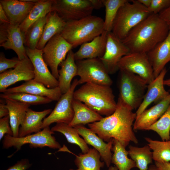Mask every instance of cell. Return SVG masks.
Masks as SVG:
<instances>
[{
    "mask_svg": "<svg viewBox=\"0 0 170 170\" xmlns=\"http://www.w3.org/2000/svg\"><path fill=\"white\" fill-rule=\"evenodd\" d=\"M128 0H103L105 8V14L104 20V30L111 32L114 20L120 7Z\"/></svg>",
    "mask_w": 170,
    "mask_h": 170,
    "instance_id": "obj_37",
    "label": "cell"
},
{
    "mask_svg": "<svg viewBox=\"0 0 170 170\" xmlns=\"http://www.w3.org/2000/svg\"><path fill=\"white\" fill-rule=\"evenodd\" d=\"M72 48L59 33L51 38L42 49L44 60L50 68L53 75L57 80L58 66Z\"/></svg>",
    "mask_w": 170,
    "mask_h": 170,
    "instance_id": "obj_9",
    "label": "cell"
},
{
    "mask_svg": "<svg viewBox=\"0 0 170 170\" xmlns=\"http://www.w3.org/2000/svg\"><path fill=\"white\" fill-rule=\"evenodd\" d=\"M72 105L74 115L71 122L68 124L71 127L93 123L100 121L103 117L84 103L74 98Z\"/></svg>",
    "mask_w": 170,
    "mask_h": 170,
    "instance_id": "obj_26",
    "label": "cell"
},
{
    "mask_svg": "<svg viewBox=\"0 0 170 170\" xmlns=\"http://www.w3.org/2000/svg\"><path fill=\"white\" fill-rule=\"evenodd\" d=\"M54 133L48 127L38 132L23 137H15L5 135L2 141L3 147L7 149L14 147L16 149V152L24 145L28 144L31 148L47 147L53 149H60L61 147V145L53 135Z\"/></svg>",
    "mask_w": 170,
    "mask_h": 170,
    "instance_id": "obj_7",
    "label": "cell"
},
{
    "mask_svg": "<svg viewBox=\"0 0 170 170\" xmlns=\"http://www.w3.org/2000/svg\"><path fill=\"white\" fill-rule=\"evenodd\" d=\"M170 5V0H151L150 5L148 8L152 14H158Z\"/></svg>",
    "mask_w": 170,
    "mask_h": 170,
    "instance_id": "obj_40",
    "label": "cell"
},
{
    "mask_svg": "<svg viewBox=\"0 0 170 170\" xmlns=\"http://www.w3.org/2000/svg\"><path fill=\"white\" fill-rule=\"evenodd\" d=\"M72 50L68 53L66 59L60 65L58 70V87L62 94L67 92L70 89L73 78L77 75V67Z\"/></svg>",
    "mask_w": 170,
    "mask_h": 170,
    "instance_id": "obj_25",
    "label": "cell"
},
{
    "mask_svg": "<svg viewBox=\"0 0 170 170\" xmlns=\"http://www.w3.org/2000/svg\"><path fill=\"white\" fill-rule=\"evenodd\" d=\"M168 34L162 42L147 53L155 78L170 61V26Z\"/></svg>",
    "mask_w": 170,
    "mask_h": 170,
    "instance_id": "obj_23",
    "label": "cell"
},
{
    "mask_svg": "<svg viewBox=\"0 0 170 170\" xmlns=\"http://www.w3.org/2000/svg\"><path fill=\"white\" fill-rule=\"evenodd\" d=\"M10 22L3 8L0 4V24H8Z\"/></svg>",
    "mask_w": 170,
    "mask_h": 170,
    "instance_id": "obj_45",
    "label": "cell"
},
{
    "mask_svg": "<svg viewBox=\"0 0 170 170\" xmlns=\"http://www.w3.org/2000/svg\"><path fill=\"white\" fill-rule=\"evenodd\" d=\"M93 10L89 0H52V11L66 22L91 15Z\"/></svg>",
    "mask_w": 170,
    "mask_h": 170,
    "instance_id": "obj_10",
    "label": "cell"
},
{
    "mask_svg": "<svg viewBox=\"0 0 170 170\" xmlns=\"http://www.w3.org/2000/svg\"><path fill=\"white\" fill-rule=\"evenodd\" d=\"M54 132L63 134L69 143L76 144L79 146L83 153H87L89 148L84 140L79 136L77 130L74 127L64 123H57L51 128Z\"/></svg>",
    "mask_w": 170,
    "mask_h": 170,
    "instance_id": "obj_33",
    "label": "cell"
},
{
    "mask_svg": "<svg viewBox=\"0 0 170 170\" xmlns=\"http://www.w3.org/2000/svg\"><path fill=\"white\" fill-rule=\"evenodd\" d=\"M160 18L170 26V5L158 14Z\"/></svg>",
    "mask_w": 170,
    "mask_h": 170,
    "instance_id": "obj_43",
    "label": "cell"
},
{
    "mask_svg": "<svg viewBox=\"0 0 170 170\" xmlns=\"http://www.w3.org/2000/svg\"><path fill=\"white\" fill-rule=\"evenodd\" d=\"M5 100L9 111L10 124L13 132V136L18 137L20 126L30 105L12 100Z\"/></svg>",
    "mask_w": 170,
    "mask_h": 170,
    "instance_id": "obj_28",
    "label": "cell"
},
{
    "mask_svg": "<svg viewBox=\"0 0 170 170\" xmlns=\"http://www.w3.org/2000/svg\"><path fill=\"white\" fill-rule=\"evenodd\" d=\"M0 46L14 51L20 60L28 57L24 46V38L19 26L0 24Z\"/></svg>",
    "mask_w": 170,
    "mask_h": 170,
    "instance_id": "obj_14",
    "label": "cell"
},
{
    "mask_svg": "<svg viewBox=\"0 0 170 170\" xmlns=\"http://www.w3.org/2000/svg\"><path fill=\"white\" fill-rule=\"evenodd\" d=\"M19 92L46 97L52 101H58L62 95L58 87L53 88H48L33 79L25 82L20 86L7 88L2 93L9 94Z\"/></svg>",
    "mask_w": 170,
    "mask_h": 170,
    "instance_id": "obj_20",
    "label": "cell"
},
{
    "mask_svg": "<svg viewBox=\"0 0 170 170\" xmlns=\"http://www.w3.org/2000/svg\"><path fill=\"white\" fill-rule=\"evenodd\" d=\"M40 0H22V1L26 2H30L34 3H36L38 2Z\"/></svg>",
    "mask_w": 170,
    "mask_h": 170,
    "instance_id": "obj_52",
    "label": "cell"
},
{
    "mask_svg": "<svg viewBox=\"0 0 170 170\" xmlns=\"http://www.w3.org/2000/svg\"><path fill=\"white\" fill-rule=\"evenodd\" d=\"M148 170H160L155 165H150Z\"/></svg>",
    "mask_w": 170,
    "mask_h": 170,
    "instance_id": "obj_49",
    "label": "cell"
},
{
    "mask_svg": "<svg viewBox=\"0 0 170 170\" xmlns=\"http://www.w3.org/2000/svg\"><path fill=\"white\" fill-rule=\"evenodd\" d=\"M170 26L158 14H152L132 29L122 41L130 52L147 53L163 41Z\"/></svg>",
    "mask_w": 170,
    "mask_h": 170,
    "instance_id": "obj_2",
    "label": "cell"
},
{
    "mask_svg": "<svg viewBox=\"0 0 170 170\" xmlns=\"http://www.w3.org/2000/svg\"><path fill=\"white\" fill-rule=\"evenodd\" d=\"M112 150L113 154L111 162L115 165L118 170H131L136 167L135 162L128 157V152L125 147L115 139Z\"/></svg>",
    "mask_w": 170,
    "mask_h": 170,
    "instance_id": "obj_31",
    "label": "cell"
},
{
    "mask_svg": "<svg viewBox=\"0 0 170 170\" xmlns=\"http://www.w3.org/2000/svg\"><path fill=\"white\" fill-rule=\"evenodd\" d=\"M26 55L31 61L34 68V77L36 81L43 84L46 87L53 88L58 87V80L48 70L43 60L42 50L32 49L25 47Z\"/></svg>",
    "mask_w": 170,
    "mask_h": 170,
    "instance_id": "obj_16",
    "label": "cell"
},
{
    "mask_svg": "<svg viewBox=\"0 0 170 170\" xmlns=\"http://www.w3.org/2000/svg\"><path fill=\"white\" fill-rule=\"evenodd\" d=\"M133 110L119 97L113 114L88 126L105 141L108 142L113 139L125 148L131 142L137 144L138 140L133 128L137 115Z\"/></svg>",
    "mask_w": 170,
    "mask_h": 170,
    "instance_id": "obj_1",
    "label": "cell"
},
{
    "mask_svg": "<svg viewBox=\"0 0 170 170\" xmlns=\"http://www.w3.org/2000/svg\"><path fill=\"white\" fill-rule=\"evenodd\" d=\"M151 150L153 159L159 162H170V140L160 141L145 138Z\"/></svg>",
    "mask_w": 170,
    "mask_h": 170,
    "instance_id": "obj_34",
    "label": "cell"
},
{
    "mask_svg": "<svg viewBox=\"0 0 170 170\" xmlns=\"http://www.w3.org/2000/svg\"><path fill=\"white\" fill-rule=\"evenodd\" d=\"M78 85V80L75 79L68 91L63 94L57 101L54 109L43 120L42 129L54 123L69 124L71 122L74 115L72 103L75 89Z\"/></svg>",
    "mask_w": 170,
    "mask_h": 170,
    "instance_id": "obj_11",
    "label": "cell"
},
{
    "mask_svg": "<svg viewBox=\"0 0 170 170\" xmlns=\"http://www.w3.org/2000/svg\"><path fill=\"white\" fill-rule=\"evenodd\" d=\"M155 165L160 170H170V162H155Z\"/></svg>",
    "mask_w": 170,
    "mask_h": 170,
    "instance_id": "obj_46",
    "label": "cell"
},
{
    "mask_svg": "<svg viewBox=\"0 0 170 170\" xmlns=\"http://www.w3.org/2000/svg\"><path fill=\"white\" fill-rule=\"evenodd\" d=\"M18 58L14 57L11 59L6 58L3 53H0V73H1L10 68H14L20 61Z\"/></svg>",
    "mask_w": 170,
    "mask_h": 170,
    "instance_id": "obj_39",
    "label": "cell"
},
{
    "mask_svg": "<svg viewBox=\"0 0 170 170\" xmlns=\"http://www.w3.org/2000/svg\"><path fill=\"white\" fill-rule=\"evenodd\" d=\"M119 70L137 75L148 84L155 78L147 53L130 52L122 57L118 64Z\"/></svg>",
    "mask_w": 170,
    "mask_h": 170,
    "instance_id": "obj_12",
    "label": "cell"
},
{
    "mask_svg": "<svg viewBox=\"0 0 170 170\" xmlns=\"http://www.w3.org/2000/svg\"><path fill=\"white\" fill-rule=\"evenodd\" d=\"M147 130H152L156 132L162 141L170 139V104L167 110L154 124Z\"/></svg>",
    "mask_w": 170,
    "mask_h": 170,
    "instance_id": "obj_38",
    "label": "cell"
},
{
    "mask_svg": "<svg viewBox=\"0 0 170 170\" xmlns=\"http://www.w3.org/2000/svg\"><path fill=\"white\" fill-rule=\"evenodd\" d=\"M0 99V118L5 117L9 115V111L7 108L5 100Z\"/></svg>",
    "mask_w": 170,
    "mask_h": 170,
    "instance_id": "obj_44",
    "label": "cell"
},
{
    "mask_svg": "<svg viewBox=\"0 0 170 170\" xmlns=\"http://www.w3.org/2000/svg\"><path fill=\"white\" fill-rule=\"evenodd\" d=\"M47 15L39 19L28 29L24 36V45L31 49L36 48L42 35Z\"/></svg>",
    "mask_w": 170,
    "mask_h": 170,
    "instance_id": "obj_35",
    "label": "cell"
},
{
    "mask_svg": "<svg viewBox=\"0 0 170 170\" xmlns=\"http://www.w3.org/2000/svg\"><path fill=\"white\" fill-rule=\"evenodd\" d=\"M151 13L136 0H128L119 8L114 20L111 32L121 41L130 31Z\"/></svg>",
    "mask_w": 170,
    "mask_h": 170,
    "instance_id": "obj_5",
    "label": "cell"
},
{
    "mask_svg": "<svg viewBox=\"0 0 170 170\" xmlns=\"http://www.w3.org/2000/svg\"><path fill=\"white\" fill-rule=\"evenodd\" d=\"M94 9H99L104 6L103 0H89Z\"/></svg>",
    "mask_w": 170,
    "mask_h": 170,
    "instance_id": "obj_47",
    "label": "cell"
},
{
    "mask_svg": "<svg viewBox=\"0 0 170 170\" xmlns=\"http://www.w3.org/2000/svg\"><path fill=\"white\" fill-rule=\"evenodd\" d=\"M66 23L56 12L51 11L49 12L47 14L43 32L36 48L42 49L51 38L61 33Z\"/></svg>",
    "mask_w": 170,
    "mask_h": 170,
    "instance_id": "obj_27",
    "label": "cell"
},
{
    "mask_svg": "<svg viewBox=\"0 0 170 170\" xmlns=\"http://www.w3.org/2000/svg\"><path fill=\"white\" fill-rule=\"evenodd\" d=\"M31 166L27 159H23L18 161L14 165L10 167L6 170H26Z\"/></svg>",
    "mask_w": 170,
    "mask_h": 170,
    "instance_id": "obj_42",
    "label": "cell"
},
{
    "mask_svg": "<svg viewBox=\"0 0 170 170\" xmlns=\"http://www.w3.org/2000/svg\"><path fill=\"white\" fill-rule=\"evenodd\" d=\"M170 104V94L165 98L136 117L133 123L134 130H145L156 122L167 110Z\"/></svg>",
    "mask_w": 170,
    "mask_h": 170,
    "instance_id": "obj_19",
    "label": "cell"
},
{
    "mask_svg": "<svg viewBox=\"0 0 170 170\" xmlns=\"http://www.w3.org/2000/svg\"><path fill=\"white\" fill-rule=\"evenodd\" d=\"M120 71L119 97L133 110L138 109L143 100L148 84L137 75Z\"/></svg>",
    "mask_w": 170,
    "mask_h": 170,
    "instance_id": "obj_6",
    "label": "cell"
},
{
    "mask_svg": "<svg viewBox=\"0 0 170 170\" xmlns=\"http://www.w3.org/2000/svg\"><path fill=\"white\" fill-rule=\"evenodd\" d=\"M6 135L13 136V133L11 128L9 115L0 119V140Z\"/></svg>",
    "mask_w": 170,
    "mask_h": 170,
    "instance_id": "obj_41",
    "label": "cell"
},
{
    "mask_svg": "<svg viewBox=\"0 0 170 170\" xmlns=\"http://www.w3.org/2000/svg\"><path fill=\"white\" fill-rule=\"evenodd\" d=\"M130 52L128 48L111 31L108 32L105 50L99 59L110 74L118 70V64L122 58Z\"/></svg>",
    "mask_w": 170,
    "mask_h": 170,
    "instance_id": "obj_13",
    "label": "cell"
},
{
    "mask_svg": "<svg viewBox=\"0 0 170 170\" xmlns=\"http://www.w3.org/2000/svg\"><path fill=\"white\" fill-rule=\"evenodd\" d=\"M36 3L22 0H0V4L10 23L18 26H19L26 18Z\"/></svg>",
    "mask_w": 170,
    "mask_h": 170,
    "instance_id": "obj_21",
    "label": "cell"
},
{
    "mask_svg": "<svg viewBox=\"0 0 170 170\" xmlns=\"http://www.w3.org/2000/svg\"><path fill=\"white\" fill-rule=\"evenodd\" d=\"M73 98L83 103L101 115L106 116L113 114L117 106L110 86L86 83L75 90Z\"/></svg>",
    "mask_w": 170,
    "mask_h": 170,
    "instance_id": "obj_3",
    "label": "cell"
},
{
    "mask_svg": "<svg viewBox=\"0 0 170 170\" xmlns=\"http://www.w3.org/2000/svg\"><path fill=\"white\" fill-rule=\"evenodd\" d=\"M106 170H118L116 166H110L109 167L108 169Z\"/></svg>",
    "mask_w": 170,
    "mask_h": 170,
    "instance_id": "obj_51",
    "label": "cell"
},
{
    "mask_svg": "<svg viewBox=\"0 0 170 170\" xmlns=\"http://www.w3.org/2000/svg\"><path fill=\"white\" fill-rule=\"evenodd\" d=\"M166 67L161 71L158 76L148 84L143 100L135 112L137 116L146 109L153 102L156 104L167 97L170 94L164 88V78L167 72Z\"/></svg>",
    "mask_w": 170,
    "mask_h": 170,
    "instance_id": "obj_18",
    "label": "cell"
},
{
    "mask_svg": "<svg viewBox=\"0 0 170 170\" xmlns=\"http://www.w3.org/2000/svg\"><path fill=\"white\" fill-rule=\"evenodd\" d=\"M163 84L164 85H167L170 87V78L164 80ZM169 91L170 92V89L169 90Z\"/></svg>",
    "mask_w": 170,
    "mask_h": 170,
    "instance_id": "obj_50",
    "label": "cell"
},
{
    "mask_svg": "<svg viewBox=\"0 0 170 170\" xmlns=\"http://www.w3.org/2000/svg\"><path fill=\"white\" fill-rule=\"evenodd\" d=\"M77 75L80 77L78 85L91 82L110 86L113 81L99 58L86 59L76 61Z\"/></svg>",
    "mask_w": 170,
    "mask_h": 170,
    "instance_id": "obj_8",
    "label": "cell"
},
{
    "mask_svg": "<svg viewBox=\"0 0 170 170\" xmlns=\"http://www.w3.org/2000/svg\"></svg>",
    "mask_w": 170,
    "mask_h": 170,
    "instance_id": "obj_53",
    "label": "cell"
},
{
    "mask_svg": "<svg viewBox=\"0 0 170 170\" xmlns=\"http://www.w3.org/2000/svg\"><path fill=\"white\" fill-rule=\"evenodd\" d=\"M51 11L52 0H40L36 3L26 18L19 26L24 37L27 30L35 22L46 16Z\"/></svg>",
    "mask_w": 170,
    "mask_h": 170,
    "instance_id": "obj_29",
    "label": "cell"
},
{
    "mask_svg": "<svg viewBox=\"0 0 170 170\" xmlns=\"http://www.w3.org/2000/svg\"><path fill=\"white\" fill-rule=\"evenodd\" d=\"M34 77V68L28 57L20 60L13 69L0 74V92L2 93L9 86L20 81L25 82Z\"/></svg>",
    "mask_w": 170,
    "mask_h": 170,
    "instance_id": "obj_15",
    "label": "cell"
},
{
    "mask_svg": "<svg viewBox=\"0 0 170 170\" xmlns=\"http://www.w3.org/2000/svg\"><path fill=\"white\" fill-rule=\"evenodd\" d=\"M2 99H8L26 103L30 105H37L50 103L52 101L49 98L30 94L15 92L9 94L2 93L0 95Z\"/></svg>",
    "mask_w": 170,
    "mask_h": 170,
    "instance_id": "obj_36",
    "label": "cell"
},
{
    "mask_svg": "<svg viewBox=\"0 0 170 170\" xmlns=\"http://www.w3.org/2000/svg\"><path fill=\"white\" fill-rule=\"evenodd\" d=\"M128 152L131 159L135 163L139 170H148L149 164L152 163V152L147 144L142 147L130 145Z\"/></svg>",
    "mask_w": 170,
    "mask_h": 170,
    "instance_id": "obj_32",
    "label": "cell"
},
{
    "mask_svg": "<svg viewBox=\"0 0 170 170\" xmlns=\"http://www.w3.org/2000/svg\"><path fill=\"white\" fill-rule=\"evenodd\" d=\"M76 129L79 134L83 138L87 144L91 145L99 153L101 160L107 167L110 166L112 154L111 150L114 139H110L107 143L97 135L90 129L83 125H78L74 127Z\"/></svg>",
    "mask_w": 170,
    "mask_h": 170,
    "instance_id": "obj_17",
    "label": "cell"
},
{
    "mask_svg": "<svg viewBox=\"0 0 170 170\" xmlns=\"http://www.w3.org/2000/svg\"><path fill=\"white\" fill-rule=\"evenodd\" d=\"M140 3L148 8L150 5L151 0H137Z\"/></svg>",
    "mask_w": 170,
    "mask_h": 170,
    "instance_id": "obj_48",
    "label": "cell"
},
{
    "mask_svg": "<svg viewBox=\"0 0 170 170\" xmlns=\"http://www.w3.org/2000/svg\"><path fill=\"white\" fill-rule=\"evenodd\" d=\"M75 155L74 162L77 168L70 170H100L105 164L100 160L101 156L99 152L94 148H90L87 153Z\"/></svg>",
    "mask_w": 170,
    "mask_h": 170,
    "instance_id": "obj_30",
    "label": "cell"
},
{
    "mask_svg": "<svg viewBox=\"0 0 170 170\" xmlns=\"http://www.w3.org/2000/svg\"><path fill=\"white\" fill-rule=\"evenodd\" d=\"M104 20L90 15L80 20L66 22L60 35L73 48L90 42L104 31Z\"/></svg>",
    "mask_w": 170,
    "mask_h": 170,
    "instance_id": "obj_4",
    "label": "cell"
},
{
    "mask_svg": "<svg viewBox=\"0 0 170 170\" xmlns=\"http://www.w3.org/2000/svg\"><path fill=\"white\" fill-rule=\"evenodd\" d=\"M52 111L51 109H49L37 111L29 108L20 127L19 137H24L41 131L43 120Z\"/></svg>",
    "mask_w": 170,
    "mask_h": 170,
    "instance_id": "obj_24",
    "label": "cell"
},
{
    "mask_svg": "<svg viewBox=\"0 0 170 170\" xmlns=\"http://www.w3.org/2000/svg\"><path fill=\"white\" fill-rule=\"evenodd\" d=\"M108 33L104 31L100 35L91 41L82 44L74 53L75 61L102 57L105 52Z\"/></svg>",
    "mask_w": 170,
    "mask_h": 170,
    "instance_id": "obj_22",
    "label": "cell"
}]
</instances>
